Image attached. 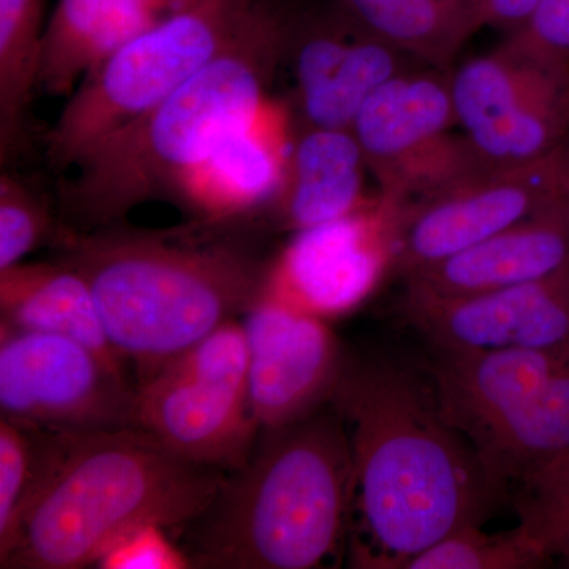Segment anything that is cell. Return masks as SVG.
<instances>
[{
	"mask_svg": "<svg viewBox=\"0 0 569 569\" xmlns=\"http://www.w3.org/2000/svg\"><path fill=\"white\" fill-rule=\"evenodd\" d=\"M293 13L287 0H274L178 91L81 157L61 186V227L77 233L114 227L146 201L178 197L227 138L252 129L288 54Z\"/></svg>",
	"mask_w": 569,
	"mask_h": 569,
	"instance_id": "7a4b0ae2",
	"label": "cell"
},
{
	"mask_svg": "<svg viewBox=\"0 0 569 569\" xmlns=\"http://www.w3.org/2000/svg\"><path fill=\"white\" fill-rule=\"evenodd\" d=\"M458 127L496 167L559 152L569 134V59L508 33L493 50L449 74Z\"/></svg>",
	"mask_w": 569,
	"mask_h": 569,
	"instance_id": "ba28073f",
	"label": "cell"
},
{
	"mask_svg": "<svg viewBox=\"0 0 569 569\" xmlns=\"http://www.w3.org/2000/svg\"><path fill=\"white\" fill-rule=\"evenodd\" d=\"M396 213L378 194L342 219L298 231L268 269L263 295L323 320L351 312L392 268Z\"/></svg>",
	"mask_w": 569,
	"mask_h": 569,
	"instance_id": "7c38bea8",
	"label": "cell"
},
{
	"mask_svg": "<svg viewBox=\"0 0 569 569\" xmlns=\"http://www.w3.org/2000/svg\"><path fill=\"white\" fill-rule=\"evenodd\" d=\"M137 426L190 462L236 471L261 430L249 392V347L236 318L137 387Z\"/></svg>",
	"mask_w": 569,
	"mask_h": 569,
	"instance_id": "52a82bcc",
	"label": "cell"
},
{
	"mask_svg": "<svg viewBox=\"0 0 569 569\" xmlns=\"http://www.w3.org/2000/svg\"><path fill=\"white\" fill-rule=\"evenodd\" d=\"M47 0H0V156L20 149L37 92Z\"/></svg>",
	"mask_w": 569,
	"mask_h": 569,
	"instance_id": "cb8c5ba5",
	"label": "cell"
},
{
	"mask_svg": "<svg viewBox=\"0 0 569 569\" xmlns=\"http://www.w3.org/2000/svg\"><path fill=\"white\" fill-rule=\"evenodd\" d=\"M519 32L569 59V0H539L530 21Z\"/></svg>",
	"mask_w": 569,
	"mask_h": 569,
	"instance_id": "f546056e",
	"label": "cell"
},
{
	"mask_svg": "<svg viewBox=\"0 0 569 569\" xmlns=\"http://www.w3.org/2000/svg\"><path fill=\"white\" fill-rule=\"evenodd\" d=\"M54 433L0 419V541L9 537L39 486Z\"/></svg>",
	"mask_w": 569,
	"mask_h": 569,
	"instance_id": "4316f807",
	"label": "cell"
},
{
	"mask_svg": "<svg viewBox=\"0 0 569 569\" xmlns=\"http://www.w3.org/2000/svg\"><path fill=\"white\" fill-rule=\"evenodd\" d=\"M569 366L559 356L531 350L440 351L430 367V381L441 413L466 438L538 395Z\"/></svg>",
	"mask_w": 569,
	"mask_h": 569,
	"instance_id": "ac0fdd59",
	"label": "cell"
},
{
	"mask_svg": "<svg viewBox=\"0 0 569 569\" xmlns=\"http://www.w3.org/2000/svg\"><path fill=\"white\" fill-rule=\"evenodd\" d=\"M56 244L91 287L108 339L140 369L141 381L246 313L268 274L244 249L189 231L61 227Z\"/></svg>",
	"mask_w": 569,
	"mask_h": 569,
	"instance_id": "277c9868",
	"label": "cell"
},
{
	"mask_svg": "<svg viewBox=\"0 0 569 569\" xmlns=\"http://www.w3.org/2000/svg\"><path fill=\"white\" fill-rule=\"evenodd\" d=\"M490 488L508 496L522 479L569 452V366L538 395L466 437Z\"/></svg>",
	"mask_w": 569,
	"mask_h": 569,
	"instance_id": "44dd1931",
	"label": "cell"
},
{
	"mask_svg": "<svg viewBox=\"0 0 569 569\" xmlns=\"http://www.w3.org/2000/svg\"><path fill=\"white\" fill-rule=\"evenodd\" d=\"M568 144L538 162L490 167L451 189L397 209L392 269L403 277L559 203Z\"/></svg>",
	"mask_w": 569,
	"mask_h": 569,
	"instance_id": "8fae6325",
	"label": "cell"
},
{
	"mask_svg": "<svg viewBox=\"0 0 569 569\" xmlns=\"http://www.w3.org/2000/svg\"><path fill=\"white\" fill-rule=\"evenodd\" d=\"M288 54L302 118L313 129H351L362 104L415 61L335 2L323 10L295 9Z\"/></svg>",
	"mask_w": 569,
	"mask_h": 569,
	"instance_id": "9a60e30c",
	"label": "cell"
},
{
	"mask_svg": "<svg viewBox=\"0 0 569 569\" xmlns=\"http://www.w3.org/2000/svg\"><path fill=\"white\" fill-rule=\"evenodd\" d=\"M561 203H563L565 211H567L569 219V167L567 173H565L563 186H561Z\"/></svg>",
	"mask_w": 569,
	"mask_h": 569,
	"instance_id": "1f68e13d",
	"label": "cell"
},
{
	"mask_svg": "<svg viewBox=\"0 0 569 569\" xmlns=\"http://www.w3.org/2000/svg\"><path fill=\"white\" fill-rule=\"evenodd\" d=\"M548 565L538 542L523 527L485 533L479 526L462 527L430 546L406 569H531Z\"/></svg>",
	"mask_w": 569,
	"mask_h": 569,
	"instance_id": "d4e9b609",
	"label": "cell"
},
{
	"mask_svg": "<svg viewBox=\"0 0 569 569\" xmlns=\"http://www.w3.org/2000/svg\"><path fill=\"white\" fill-rule=\"evenodd\" d=\"M403 313L436 350H531L569 361V266L537 282L463 298L407 290Z\"/></svg>",
	"mask_w": 569,
	"mask_h": 569,
	"instance_id": "5bb4252c",
	"label": "cell"
},
{
	"mask_svg": "<svg viewBox=\"0 0 569 569\" xmlns=\"http://www.w3.org/2000/svg\"><path fill=\"white\" fill-rule=\"evenodd\" d=\"M511 493L519 526L538 542L548 563L569 568V452L522 479Z\"/></svg>",
	"mask_w": 569,
	"mask_h": 569,
	"instance_id": "484cf974",
	"label": "cell"
},
{
	"mask_svg": "<svg viewBox=\"0 0 569 569\" xmlns=\"http://www.w3.org/2000/svg\"><path fill=\"white\" fill-rule=\"evenodd\" d=\"M2 325L62 336L88 347L119 372L123 358L108 339L84 277L66 261L18 263L0 271Z\"/></svg>",
	"mask_w": 569,
	"mask_h": 569,
	"instance_id": "ffe728a7",
	"label": "cell"
},
{
	"mask_svg": "<svg viewBox=\"0 0 569 569\" xmlns=\"http://www.w3.org/2000/svg\"><path fill=\"white\" fill-rule=\"evenodd\" d=\"M194 0H58L44 28L37 92L69 97L127 41Z\"/></svg>",
	"mask_w": 569,
	"mask_h": 569,
	"instance_id": "e0dca14e",
	"label": "cell"
},
{
	"mask_svg": "<svg viewBox=\"0 0 569 569\" xmlns=\"http://www.w3.org/2000/svg\"><path fill=\"white\" fill-rule=\"evenodd\" d=\"M2 418L44 432L137 426V388L88 347L0 325Z\"/></svg>",
	"mask_w": 569,
	"mask_h": 569,
	"instance_id": "30bf717a",
	"label": "cell"
},
{
	"mask_svg": "<svg viewBox=\"0 0 569 569\" xmlns=\"http://www.w3.org/2000/svg\"><path fill=\"white\" fill-rule=\"evenodd\" d=\"M283 171L268 142L252 129L231 134L183 183L178 197L209 220L230 219L271 203Z\"/></svg>",
	"mask_w": 569,
	"mask_h": 569,
	"instance_id": "603a6c76",
	"label": "cell"
},
{
	"mask_svg": "<svg viewBox=\"0 0 569 569\" xmlns=\"http://www.w3.org/2000/svg\"><path fill=\"white\" fill-rule=\"evenodd\" d=\"M104 569H187L192 560L186 550L176 548L163 527L144 526L127 533L100 559Z\"/></svg>",
	"mask_w": 569,
	"mask_h": 569,
	"instance_id": "f1b7e54d",
	"label": "cell"
},
{
	"mask_svg": "<svg viewBox=\"0 0 569 569\" xmlns=\"http://www.w3.org/2000/svg\"><path fill=\"white\" fill-rule=\"evenodd\" d=\"M415 61L448 70L479 26L470 0H332Z\"/></svg>",
	"mask_w": 569,
	"mask_h": 569,
	"instance_id": "7402d4cb",
	"label": "cell"
},
{
	"mask_svg": "<svg viewBox=\"0 0 569 569\" xmlns=\"http://www.w3.org/2000/svg\"><path fill=\"white\" fill-rule=\"evenodd\" d=\"M250 407L261 432L328 406L347 361L323 318L261 295L246 312Z\"/></svg>",
	"mask_w": 569,
	"mask_h": 569,
	"instance_id": "4fadbf2b",
	"label": "cell"
},
{
	"mask_svg": "<svg viewBox=\"0 0 569 569\" xmlns=\"http://www.w3.org/2000/svg\"><path fill=\"white\" fill-rule=\"evenodd\" d=\"M274 0H194L127 41L67 97L44 137L56 173L138 121L222 54Z\"/></svg>",
	"mask_w": 569,
	"mask_h": 569,
	"instance_id": "8992f818",
	"label": "cell"
},
{
	"mask_svg": "<svg viewBox=\"0 0 569 569\" xmlns=\"http://www.w3.org/2000/svg\"><path fill=\"white\" fill-rule=\"evenodd\" d=\"M455 127L449 77L429 67L403 71L381 86L362 104L350 130L378 194L402 209L496 167Z\"/></svg>",
	"mask_w": 569,
	"mask_h": 569,
	"instance_id": "9c48e42d",
	"label": "cell"
},
{
	"mask_svg": "<svg viewBox=\"0 0 569 569\" xmlns=\"http://www.w3.org/2000/svg\"><path fill=\"white\" fill-rule=\"evenodd\" d=\"M539 0H470L479 26L501 29L507 33L522 31Z\"/></svg>",
	"mask_w": 569,
	"mask_h": 569,
	"instance_id": "4dcf8cb0",
	"label": "cell"
},
{
	"mask_svg": "<svg viewBox=\"0 0 569 569\" xmlns=\"http://www.w3.org/2000/svg\"><path fill=\"white\" fill-rule=\"evenodd\" d=\"M353 455L351 563L406 569L500 498L441 413L432 381L389 362H347L331 397Z\"/></svg>",
	"mask_w": 569,
	"mask_h": 569,
	"instance_id": "6da1fadb",
	"label": "cell"
},
{
	"mask_svg": "<svg viewBox=\"0 0 569 569\" xmlns=\"http://www.w3.org/2000/svg\"><path fill=\"white\" fill-rule=\"evenodd\" d=\"M366 173L361 146L350 129L309 127L296 141L272 198L279 222L298 233L358 211L372 201L365 198Z\"/></svg>",
	"mask_w": 569,
	"mask_h": 569,
	"instance_id": "d6986e66",
	"label": "cell"
},
{
	"mask_svg": "<svg viewBox=\"0 0 569 569\" xmlns=\"http://www.w3.org/2000/svg\"><path fill=\"white\" fill-rule=\"evenodd\" d=\"M569 266V219L559 203L403 277L407 290L463 298L537 282Z\"/></svg>",
	"mask_w": 569,
	"mask_h": 569,
	"instance_id": "2e32d148",
	"label": "cell"
},
{
	"mask_svg": "<svg viewBox=\"0 0 569 569\" xmlns=\"http://www.w3.org/2000/svg\"><path fill=\"white\" fill-rule=\"evenodd\" d=\"M224 478L222 470L176 455L141 427L56 432L39 486L0 541V567L97 565L134 529L194 522Z\"/></svg>",
	"mask_w": 569,
	"mask_h": 569,
	"instance_id": "3957f363",
	"label": "cell"
},
{
	"mask_svg": "<svg viewBox=\"0 0 569 569\" xmlns=\"http://www.w3.org/2000/svg\"><path fill=\"white\" fill-rule=\"evenodd\" d=\"M52 231L50 209L18 176L0 178V271L21 263Z\"/></svg>",
	"mask_w": 569,
	"mask_h": 569,
	"instance_id": "83f0119b",
	"label": "cell"
},
{
	"mask_svg": "<svg viewBox=\"0 0 569 569\" xmlns=\"http://www.w3.org/2000/svg\"><path fill=\"white\" fill-rule=\"evenodd\" d=\"M244 467L224 478L189 550L193 567L313 569L350 533L353 455L331 406L268 430Z\"/></svg>",
	"mask_w": 569,
	"mask_h": 569,
	"instance_id": "5b68a950",
	"label": "cell"
}]
</instances>
